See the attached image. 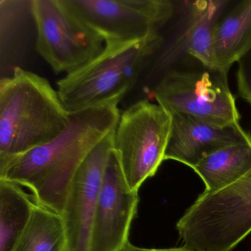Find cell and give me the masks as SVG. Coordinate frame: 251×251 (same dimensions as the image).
<instances>
[{
    "instance_id": "6da1fadb",
    "label": "cell",
    "mask_w": 251,
    "mask_h": 251,
    "mask_svg": "<svg viewBox=\"0 0 251 251\" xmlns=\"http://www.w3.org/2000/svg\"><path fill=\"white\" fill-rule=\"evenodd\" d=\"M120 117L115 105L70 114L60 134L0 169V178L30 189L38 205L61 215L77 170L95 147L116 130Z\"/></svg>"
},
{
    "instance_id": "7a4b0ae2",
    "label": "cell",
    "mask_w": 251,
    "mask_h": 251,
    "mask_svg": "<svg viewBox=\"0 0 251 251\" xmlns=\"http://www.w3.org/2000/svg\"><path fill=\"white\" fill-rule=\"evenodd\" d=\"M70 114L47 79L20 67L0 80V169L50 142Z\"/></svg>"
},
{
    "instance_id": "3957f363",
    "label": "cell",
    "mask_w": 251,
    "mask_h": 251,
    "mask_svg": "<svg viewBox=\"0 0 251 251\" xmlns=\"http://www.w3.org/2000/svg\"><path fill=\"white\" fill-rule=\"evenodd\" d=\"M164 44L159 33L139 40L105 42L99 55L57 83L67 111L73 114L102 105H118Z\"/></svg>"
},
{
    "instance_id": "277c9868",
    "label": "cell",
    "mask_w": 251,
    "mask_h": 251,
    "mask_svg": "<svg viewBox=\"0 0 251 251\" xmlns=\"http://www.w3.org/2000/svg\"><path fill=\"white\" fill-rule=\"evenodd\" d=\"M176 228L191 251H233L251 233V170L223 189L202 192Z\"/></svg>"
},
{
    "instance_id": "5b68a950",
    "label": "cell",
    "mask_w": 251,
    "mask_h": 251,
    "mask_svg": "<svg viewBox=\"0 0 251 251\" xmlns=\"http://www.w3.org/2000/svg\"><path fill=\"white\" fill-rule=\"evenodd\" d=\"M172 128V116L159 104L141 100L120 114L114 151L132 191L155 176L164 161Z\"/></svg>"
},
{
    "instance_id": "8992f818",
    "label": "cell",
    "mask_w": 251,
    "mask_h": 251,
    "mask_svg": "<svg viewBox=\"0 0 251 251\" xmlns=\"http://www.w3.org/2000/svg\"><path fill=\"white\" fill-rule=\"evenodd\" d=\"M158 104L169 112L192 116L220 127H242L227 73L220 70H171L154 88Z\"/></svg>"
},
{
    "instance_id": "52a82bcc",
    "label": "cell",
    "mask_w": 251,
    "mask_h": 251,
    "mask_svg": "<svg viewBox=\"0 0 251 251\" xmlns=\"http://www.w3.org/2000/svg\"><path fill=\"white\" fill-rule=\"evenodd\" d=\"M36 50L56 74L68 75L99 55L105 41L64 0H32Z\"/></svg>"
},
{
    "instance_id": "ba28073f",
    "label": "cell",
    "mask_w": 251,
    "mask_h": 251,
    "mask_svg": "<svg viewBox=\"0 0 251 251\" xmlns=\"http://www.w3.org/2000/svg\"><path fill=\"white\" fill-rule=\"evenodd\" d=\"M66 5L105 42L144 39L174 15L170 0H64Z\"/></svg>"
},
{
    "instance_id": "9c48e42d",
    "label": "cell",
    "mask_w": 251,
    "mask_h": 251,
    "mask_svg": "<svg viewBox=\"0 0 251 251\" xmlns=\"http://www.w3.org/2000/svg\"><path fill=\"white\" fill-rule=\"evenodd\" d=\"M115 130L85 158L70 185L61 217L67 251H89L91 231L105 169L114 151Z\"/></svg>"
},
{
    "instance_id": "30bf717a",
    "label": "cell",
    "mask_w": 251,
    "mask_h": 251,
    "mask_svg": "<svg viewBox=\"0 0 251 251\" xmlns=\"http://www.w3.org/2000/svg\"><path fill=\"white\" fill-rule=\"evenodd\" d=\"M139 202L138 192L129 188L113 151L100 190L89 251H120L128 245Z\"/></svg>"
},
{
    "instance_id": "8fae6325",
    "label": "cell",
    "mask_w": 251,
    "mask_h": 251,
    "mask_svg": "<svg viewBox=\"0 0 251 251\" xmlns=\"http://www.w3.org/2000/svg\"><path fill=\"white\" fill-rule=\"evenodd\" d=\"M170 113L172 128L164 161L174 160L194 169L220 148L251 141V135L242 127H217L192 116Z\"/></svg>"
},
{
    "instance_id": "7c38bea8",
    "label": "cell",
    "mask_w": 251,
    "mask_h": 251,
    "mask_svg": "<svg viewBox=\"0 0 251 251\" xmlns=\"http://www.w3.org/2000/svg\"><path fill=\"white\" fill-rule=\"evenodd\" d=\"M230 2L228 0H198L191 2L187 7L184 29L175 42L161 52L155 67L167 70L183 52H186L204 68L218 70L213 51L214 29Z\"/></svg>"
},
{
    "instance_id": "4fadbf2b",
    "label": "cell",
    "mask_w": 251,
    "mask_h": 251,
    "mask_svg": "<svg viewBox=\"0 0 251 251\" xmlns=\"http://www.w3.org/2000/svg\"><path fill=\"white\" fill-rule=\"evenodd\" d=\"M251 49V0H244L228 7L214 29L213 51L217 70L228 73Z\"/></svg>"
},
{
    "instance_id": "5bb4252c",
    "label": "cell",
    "mask_w": 251,
    "mask_h": 251,
    "mask_svg": "<svg viewBox=\"0 0 251 251\" xmlns=\"http://www.w3.org/2000/svg\"><path fill=\"white\" fill-rule=\"evenodd\" d=\"M214 192L237 181L251 170V141L227 145L202 158L193 169Z\"/></svg>"
},
{
    "instance_id": "9a60e30c",
    "label": "cell",
    "mask_w": 251,
    "mask_h": 251,
    "mask_svg": "<svg viewBox=\"0 0 251 251\" xmlns=\"http://www.w3.org/2000/svg\"><path fill=\"white\" fill-rule=\"evenodd\" d=\"M37 205L23 186L0 178V251H11Z\"/></svg>"
},
{
    "instance_id": "2e32d148",
    "label": "cell",
    "mask_w": 251,
    "mask_h": 251,
    "mask_svg": "<svg viewBox=\"0 0 251 251\" xmlns=\"http://www.w3.org/2000/svg\"><path fill=\"white\" fill-rule=\"evenodd\" d=\"M11 251H67L61 216L37 204Z\"/></svg>"
},
{
    "instance_id": "e0dca14e",
    "label": "cell",
    "mask_w": 251,
    "mask_h": 251,
    "mask_svg": "<svg viewBox=\"0 0 251 251\" xmlns=\"http://www.w3.org/2000/svg\"><path fill=\"white\" fill-rule=\"evenodd\" d=\"M236 86L239 96L251 105V49L237 62Z\"/></svg>"
},
{
    "instance_id": "ac0fdd59",
    "label": "cell",
    "mask_w": 251,
    "mask_h": 251,
    "mask_svg": "<svg viewBox=\"0 0 251 251\" xmlns=\"http://www.w3.org/2000/svg\"><path fill=\"white\" fill-rule=\"evenodd\" d=\"M120 251H192L185 247H180V248H161V249H156V248H139V247L134 246L131 243H129L126 245L124 248Z\"/></svg>"
}]
</instances>
